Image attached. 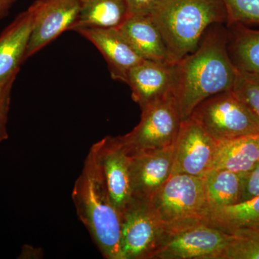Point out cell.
Here are the masks:
<instances>
[{
	"label": "cell",
	"instance_id": "obj_1",
	"mask_svg": "<svg viewBox=\"0 0 259 259\" xmlns=\"http://www.w3.org/2000/svg\"><path fill=\"white\" fill-rule=\"evenodd\" d=\"M225 30L212 25L196 50L175 64L174 94L182 120L206 99L233 89L238 68L230 55Z\"/></svg>",
	"mask_w": 259,
	"mask_h": 259
},
{
	"label": "cell",
	"instance_id": "obj_2",
	"mask_svg": "<svg viewBox=\"0 0 259 259\" xmlns=\"http://www.w3.org/2000/svg\"><path fill=\"white\" fill-rule=\"evenodd\" d=\"M72 200L79 219L102 255L107 259H122V219L110 199L93 146L75 182Z\"/></svg>",
	"mask_w": 259,
	"mask_h": 259
},
{
	"label": "cell",
	"instance_id": "obj_3",
	"mask_svg": "<svg viewBox=\"0 0 259 259\" xmlns=\"http://www.w3.org/2000/svg\"><path fill=\"white\" fill-rule=\"evenodd\" d=\"M149 15L161 32L172 65L195 51L212 25L226 23L220 0H159Z\"/></svg>",
	"mask_w": 259,
	"mask_h": 259
},
{
	"label": "cell",
	"instance_id": "obj_4",
	"mask_svg": "<svg viewBox=\"0 0 259 259\" xmlns=\"http://www.w3.org/2000/svg\"><path fill=\"white\" fill-rule=\"evenodd\" d=\"M141 120L128 134L116 137L128 156H136L175 144L182 122L174 92L141 109Z\"/></svg>",
	"mask_w": 259,
	"mask_h": 259
},
{
	"label": "cell",
	"instance_id": "obj_5",
	"mask_svg": "<svg viewBox=\"0 0 259 259\" xmlns=\"http://www.w3.org/2000/svg\"><path fill=\"white\" fill-rule=\"evenodd\" d=\"M149 205L167 226L202 221L209 210L203 177L171 175L149 201Z\"/></svg>",
	"mask_w": 259,
	"mask_h": 259
},
{
	"label": "cell",
	"instance_id": "obj_6",
	"mask_svg": "<svg viewBox=\"0 0 259 259\" xmlns=\"http://www.w3.org/2000/svg\"><path fill=\"white\" fill-rule=\"evenodd\" d=\"M190 117L217 142L259 134V119L232 90L206 99Z\"/></svg>",
	"mask_w": 259,
	"mask_h": 259
},
{
	"label": "cell",
	"instance_id": "obj_7",
	"mask_svg": "<svg viewBox=\"0 0 259 259\" xmlns=\"http://www.w3.org/2000/svg\"><path fill=\"white\" fill-rule=\"evenodd\" d=\"M122 259H153L177 226L162 223L149 202L134 199L121 214Z\"/></svg>",
	"mask_w": 259,
	"mask_h": 259
},
{
	"label": "cell",
	"instance_id": "obj_8",
	"mask_svg": "<svg viewBox=\"0 0 259 259\" xmlns=\"http://www.w3.org/2000/svg\"><path fill=\"white\" fill-rule=\"evenodd\" d=\"M233 234L202 221L177 226L153 259H222Z\"/></svg>",
	"mask_w": 259,
	"mask_h": 259
},
{
	"label": "cell",
	"instance_id": "obj_9",
	"mask_svg": "<svg viewBox=\"0 0 259 259\" xmlns=\"http://www.w3.org/2000/svg\"><path fill=\"white\" fill-rule=\"evenodd\" d=\"M218 144L193 119L182 120L175 143L171 175L203 177L212 168Z\"/></svg>",
	"mask_w": 259,
	"mask_h": 259
},
{
	"label": "cell",
	"instance_id": "obj_10",
	"mask_svg": "<svg viewBox=\"0 0 259 259\" xmlns=\"http://www.w3.org/2000/svg\"><path fill=\"white\" fill-rule=\"evenodd\" d=\"M31 5L33 25L25 61L70 30L79 13V0H36Z\"/></svg>",
	"mask_w": 259,
	"mask_h": 259
},
{
	"label": "cell",
	"instance_id": "obj_11",
	"mask_svg": "<svg viewBox=\"0 0 259 259\" xmlns=\"http://www.w3.org/2000/svg\"><path fill=\"white\" fill-rule=\"evenodd\" d=\"M93 148L101 166L110 199L120 215L134 200L130 173V156L116 137L107 136Z\"/></svg>",
	"mask_w": 259,
	"mask_h": 259
},
{
	"label": "cell",
	"instance_id": "obj_12",
	"mask_svg": "<svg viewBox=\"0 0 259 259\" xmlns=\"http://www.w3.org/2000/svg\"><path fill=\"white\" fill-rule=\"evenodd\" d=\"M81 36L95 46L107 61L112 79L127 83L130 71L143 59L118 28L76 29Z\"/></svg>",
	"mask_w": 259,
	"mask_h": 259
},
{
	"label": "cell",
	"instance_id": "obj_13",
	"mask_svg": "<svg viewBox=\"0 0 259 259\" xmlns=\"http://www.w3.org/2000/svg\"><path fill=\"white\" fill-rule=\"evenodd\" d=\"M173 146L139 156H130V173L134 199L149 202L171 177Z\"/></svg>",
	"mask_w": 259,
	"mask_h": 259
},
{
	"label": "cell",
	"instance_id": "obj_14",
	"mask_svg": "<svg viewBox=\"0 0 259 259\" xmlns=\"http://www.w3.org/2000/svg\"><path fill=\"white\" fill-rule=\"evenodd\" d=\"M175 65L144 60L130 71L127 84L141 109L174 92Z\"/></svg>",
	"mask_w": 259,
	"mask_h": 259
},
{
	"label": "cell",
	"instance_id": "obj_15",
	"mask_svg": "<svg viewBox=\"0 0 259 259\" xmlns=\"http://www.w3.org/2000/svg\"><path fill=\"white\" fill-rule=\"evenodd\" d=\"M33 20V8L30 5L0 35V83L18 75L25 61Z\"/></svg>",
	"mask_w": 259,
	"mask_h": 259
},
{
	"label": "cell",
	"instance_id": "obj_16",
	"mask_svg": "<svg viewBox=\"0 0 259 259\" xmlns=\"http://www.w3.org/2000/svg\"><path fill=\"white\" fill-rule=\"evenodd\" d=\"M118 28L143 59L171 64L161 32L149 15H129Z\"/></svg>",
	"mask_w": 259,
	"mask_h": 259
},
{
	"label": "cell",
	"instance_id": "obj_17",
	"mask_svg": "<svg viewBox=\"0 0 259 259\" xmlns=\"http://www.w3.org/2000/svg\"><path fill=\"white\" fill-rule=\"evenodd\" d=\"M259 162V134L218 142L212 168L238 174L250 171Z\"/></svg>",
	"mask_w": 259,
	"mask_h": 259
},
{
	"label": "cell",
	"instance_id": "obj_18",
	"mask_svg": "<svg viewBox=\"0 0 259 259\" xmlns=\"http://www.w3.org/2000/svg\"><path fill=\"white\" fill-rule=\"evenodd\" d=\"M128 16L125 0H79V16L70 30L118 28Z\"/></svg>",
	"mask_w": 259,
	"mask_h": 259
},
{
	"label": "cell",
	"instance_id": "obj_19",
	"mask_svg": "<svg viewBox=\"0 0 259 259\" xmlns=\"http://www.w3.org/2000/svg\"><path fill=\"white\" fill-rule=\"evenodd\" d=\"M202 222L231 234L240 228H259V196L233 205L209 209Z\"/></svg>",
	"mask_w": 259,
	"mask_h": 259
},
{
	"label": "cell",
	"instance_id": "obj_20",
	"mask_svg": "<svg viewBox=\"0 0 259 259\" xmlns=\"http://www.w3.org/2000/svg\"><path fill=\"white\" fill-rule=\"evenodd\" d=\"M243 175L226 169L212 168L204 175L209 210L241 202Z\"/></svg>",
	"mask_w": 259,
	"mask_h": 259
},
{
	"label": "cell",
	"instance_id": "obj_21",
	"mask_svg": "<svg viewBox=\"0 0 259 259\" xmlns=\"http://www.w3.org/2000/svg\"><path fill=\"white\" fill-rule=\"evenodd\" d=\"M231 38L228 37L231 58L237 68L243 71L259 73V30L244 25L231 26Z\"/></svg>",
	"mask_w": 259,
	"mask_h": 259
},
{
	"label": "cell",
	"instance_id": "obj_22",
	"mask_svg": "<svg viewBox=\"0 0 259 259\" xmlns=\"http://www.w3.org/2000/svg\"><path fill=\"white\" fill-rule=\"evenodd\" d=\"M231 234L222 259H259V228H240Z\"/></svg>",
	"mask_w": 259,
	"mask_h": 259
},
{
	"label": "cell",
	"instance_id": "obj_23",
	"mask_svg": "<svg viewBox=\"0 0 259 259\" xmlns=\"http://www.w3.org/2000/svg\"><path fill=\"white\" fill-rule=\"evenodd\" d=\"M232 90L259 119V73L238 69Z\"/></svg>",
	"mask_w": 259,
	"mask_h": 259
},
{
	"label": "cell",
	"instance_id": "obj_24",
	"mask_svg": "<svg viewBox=\"0 0 259 259\" xmlns=\"http://www.w3.org/2000/svg\"><path fill=\"white\" fill-rule=\"evenodd\" d=\"M226 13L228 27L259 24V0H220Z\"/></svg>",
	"mask_w": 259,
	"mask_h": 259
},
{
	"label": "cell",
	"instance_id": "obj_25",
	"mask_svg": "<svg viewBox=\"0 0 259 259\" xmlns=\"http://www.w3.org/2000/svg\"><path fill=\"white\" fill-rule=\"evenodd\" d=\"M17 76L11 78L4 83H0V144L9 137L8 132V115H9L11 92Z\"/></svg>",
	"mask_w": 259,
	"mask_h": 259
},
{
	"label": "cell",
	"instance_id": "obj_26",
	"mask_svg": "<svg viewBox=\"0 0 259 259\" xmlns=\"http://www.w3.org/2000/svg\"><path fill=\"white\" fill-rule=\"evenodd\" d=\"M259 196V162L250 171L242 177L241 202Z\"/></svg>",
	"mask_w": 259,
	"mask_h": 259
},
{
	"label": "cell",
	"instance_id": "obj_27",
	"mask_svg": "<svg viewBox=\"0 0 259 259\" xmlns=\"http://www.w3.org/2000/svg\"><path fill=\"white\" fill-rule=\"evenodd\" d=\"M129 15H149L159 0H125Z\"/></svg>",
	"mask_w": 259,
	"mask_h": 259
},
{
	"label": "cell",
	"instance_id": "obj_28",
	"mask_svg": "<svg viewBox=\"0 0 259 259\" xmlns=\"http://www.w3.org/2000/svg\"><path fill=\"white\" fill-rule=\"evenodd\" d=\"M44 256V252L40 248L32 246L30 245H24L22 247L21 252L19 258L37 259L41 258Z\"/></svg>",
	"mask_w": 259,
	"mask_h": 259
},
{
	"label": "cell",
	"instance_id": "obj_29",
	"mask_svg": "<svg viewBox=\"0 0 259 259\" xmlns=\"http://www.w3.org/2000/svg\"><path fill=\"white\" fill-rule=\"evenodd\" d=\"M18 0H0V19L9 13L10 9Z\"/></svg>",
	"mask_w": 259,
	"mask_h": 259
}]
</instances>
